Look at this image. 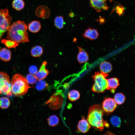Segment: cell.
I'll use <instances>...</instances> for the list:
<instances>
[{"label": "cell", "instance_id": "obj_1", "mask_svg": "<svg viewBox=\"0 0 135 135\" xmlns=\"http://www.w3.org/2000/svg\"><path fill=\"white\" fill-rule=\"evenodd\" d=\"M27 29L24 22L18 20L14 22L9 26L6 38L18 43L29 42Z\"/></svg>", "mask_w": 135, "mask_h": 135}, {"label": "cell", "instance_id": "obj_2", "mask_svg": "<svg viewBox=\"0 0 135 135\" xmlns=\"http://www.w3.org/2000/svg\"><path fill=\"white\" fill-rule=\"evenodd\" d=\"M104 111L100 105H92L89 108L87 118L90 125L101 131L102 130L104 127L108 128L109 126L108 123L103 118Z\"/></svg>", "mask_w": 135, "mask_h": 135}, {"label": "cell", "instance_id": "obj_3", "mask_svg": "<svg viewBox=\"0 0 135 135\" xmlns=\"http://www.w3.org/2000/svg\"><path fill=\"white\" fill-rule=\"evenodd\" d=\"M11 86L12 92L16 96L24 95L31 87L29 86L26 78L19 74H16L13 76Z\"/></svg>", "mask_w": 135, "mask_h": 135}, {"label": "cell", "instance_id": "obj_4", "mask_svg": "<svg viewBox=\"0 0 135 135\" xmlns=\"http://www.w3.org/2000/svg\"><path fill=\"white\" fill-rule=\"evenodd\" d=\"M108 74L101 72H96L92 76L94 83L92 90L98 93H103L106 89L108 86L107 77Z\"/></svg>", "mask_w": 135, "mask_h": 135}, {"label": "cell", "instance_id": "obj_5", "mask_svg": "<svg viewBox=\"0 0 135 135\" xmlns=\"http://www.w3.org/2000/svg\"><path fill=\"white\" fill-rule=\"evenodd\" d=\"M12 20L7 9L0 10V40L10 25Z\"/></svg>", "mask_w": 135, "mask_h": 135}, {"label": "cell", "instance_id": "obj_6", "mask_svg": "<svg viewBox=\"0 0 135 135\" xmlns=\"http://www.w3.org/2000/svg\"><path fill=\"white\" fill-rule=\"evenodd\" d=\"M12 95L10 77L6 72H0V94Z\"/></svg>", "mask_w": 135, "mask_h": 135}, {"label": "cell", "instance_id": "obj_7", "mask_svg": "<svg viewBox=\"0 0 135 135\" xmlns=\"http://www.w3.org/2000/svg\"><path fill=\"white\" fill-rule=\"evenodd\" d=\"M117 104L114 99L108 98L106 99L103 102L102 107L104 111L107 112H113L116 108Z\"/></svg>", "mask_w": 135, "mask_h": 135}, {"label": "cell", "instance_id": "obj_8", "mask_svg": "<svg viewBox=\"0 0 135 135\" xmlns=\"http://www.w3.org/2000/svg\"><path fill=\"white\" fill-rule=\"evenodd\" d=\"M91 6L97 12L102 10H107L108 7L107 6L106 2L107 0H90Z\"/></svg>", "mask_w": 135, "mask_h": 135}, {"label": "cell", "instance_id": "obj_9", "mask_svg": "<svg viewBox=\"0 0 135 135\" xmlns=\"http://www.w3.org/2000/svg\"><path fill=\"white\" fill-rule=\"evenodd\" d=\"M35 14L38 18H48L50 16V12L48 8L44 5H41L36 8Z\"/></svg>", "mask_w": 135, "mask_h": 135}, {"label": "cell", "instance_id": "obj_10", "mask_svg": "<svg viewBox=\"0 0 135 135\" xmlns=\"http://www.w3.org/2000/svg\"><path fill=\"white\" fill-rule=\"evenodd\" d=\"M47 64V62H44L39 70L35 74V76L38 80H43L49 74V71L46 68Z\"/></svg>", "mask_w": 135, "mask_h": 135}, {"label": "cell", "instance_id": "obj_11", "mask_svg": "<svg viewBox=\"0 0 135 135\" xmlns=\"http://www.w3.org/2000/svg\"><path fill=\"white\" fill-rule=\"evenodd\" d=\"M77 126L78 130L83 133L87 132L90 128L87 120L84 118L79 122Z\"/></svg>", "mask_w": 135, "mask_h": 135}, {"label": "cell", "instance_id": "obj_12", "mask_svg": "<svg viewBox=\"0 0 135 135\" xmlns=\"http://www.w3.org/2000/svg\"><path fill=\"white\" fill-rule=\"evenodd\" d=\"M83 36L85 38L93 40L96 39L98 37L99 34L97 30L89 28L86 30Z\"/></svg>", "mask_w": 135, "mask_h": 135}, {"label": "cell", "instance_id": "obj_13", "mask_svg": "<svg viewBox=\"0 0 135 135\" xmlns=\"http://www.w3.org/2000/svg\"><path fill=\"white\" fill-rule=\"evenodd\" d=\"M79 52L77 56V59L80 64L84 63L87 62L89 59L88 54L81 47L78 46Z\"/></svg>", "mask_w": 135, "mask_h": 135}, {"label": "cell", "instance_id": "obj_14", "mask_svg": "<svg viewBox=\"0 0 135 135\" xmlns=\"http://www.w3.org/2000/svg\"><path fill=\"white\" fill-rule=\"evenodd\" d=\"M108 86L106 89L111 90V92L114 93V89L120 85L119 80L116 78H114L107 79Z\"/></svg>", "mask_w": 135, "mask_h": 135}, {"label": "cell", "instance_id": "obj_15", "mask_svg": "<svg viewBox=\"0 0 135 135\" xmlns=\"http://www.w3.org/2000/svg\"><path fill=\"white\" fill-rule=\"evenodd\" d=\"M11 52L7 48H4L0 50V59L5 62L10 61L11 58Z\"/></svg>", "mask_w": 135, "mask_h": 135}, {"label": "cell", "instance_id": "obj_16", "mask_svg": "<svg viewBox=\"0 0 135 135\" xmlns=\"http://www.w3.org/2000/svg\"><path fill=\"white\" fill-rule=\"evenodd\" d=\"M28 27L30 31L36 33L40 30L41 28V25L39 21L34 20L30 23L28 25Z\"/></svg>", "mask_w": 135, "mask_h": 135}, {"label": "cell", "instance_id": "obj_17", "mask_svg": "<svg viewBox=\"0 0 135 135\" xmlns=\"http://www.w3.org/2000/svg\"><path fill=\"white\" fill-rule=\"evenodd\" d=\"M100 68L101 72L107 74L111 71L112 66L110 62L104 61L100 64Z\"/></svg>", "mask_w": 135, "mask_h": 135}, {"label": "cell", "instance_id": "obj_18", "mask_svg": "<svg viewBox=\"0 0 135 135\" xmlns=\"http://www.w3.org/2000/svg\"><path fill=\"white\" fill-rule=\"evenodd\" d=\"M43 53V48L42 46H39L33 47L31 50L32 56L34 57H38L40 56Z\"/></svg>", "mask_w": 135, "mask_h": 135}, {"label": "cell", "instance_id": "obj_19", "mask_svg": "<svg viewBox=\"0 0 135 135\" xmlns=\"http://www.w3.org/2000/svg\"><path fill=\"white\" fill-rule=\"evenodd\" d=\"M80 96V94L78 90H72L68 94V97L69 100L71 101H74L78 99Z\"/></svg>", "mask_w": 135, "mask_h": 135}, {"label": "cell", "instance_id": "obj_20", "mask_svg": "<svg viewBox=\"0 0 135 135\" xmlns=\"http://www.w3.org/2000/svg\"><path fill=\"white\" fill-rule=\"evenodd\" d=\"M64 24V17L62 16H56L54 20V25L57 28L59 29L62 28Z\"/></svg>", "mask_w": 135, "mask_h": 135}, {"label": "cell", "instance_id": "obj_21", "mask_svg": "<svg viewBox=\"0 0 135 135\" xmlns=\"http://www.w3.org/2000/svg\"><path fill=\"white\" fill-rule=\"evenodd\" d=\"M47 121L48 124L50 126L54 127L58 124L59 120L57 116L53 115L48 118L47 119Z\"/></svg>", "mask_w": 135, "mask_h": 135}, {"label": "cell", "instance_id": "obj_22", "mask_svg": "<svg viewBox=\"0 0 135 135\" xmlns=\"http://www.w3.org/2000/svg\"><path fill=\"white\" fill-rule=\"evenodd\" d=\"M1 42L9 48H14L18 45L16 42L9 39H3L1 40Z\"/></svg>", "mask_w": 135, "mask_h": 135}, {"label": "cell", "instance_id": "obj_23", "mask_svg": "<svg viewBox=\"0 0 135 135\" xmlns=\"http://www.w3.org/2000/svg\"><path fill=\"white\" fill-rule=\"evenodd\" d=\"M125 99V96L123 94L118 93L115 94L114 99L116 104L120 105L124 103Z\"/></svg>", "mask_w": 135, "mask_h": 135}, {"label": "cell", "instance_id": "obj_24", "mask_svg": "<svg viewBox=\"0 0 135 135\" xmlns=\"http://www.w3.org/2000/svg\"><path fill=\"white\" fill-rule=\"evenodd\" d=\"M10 104V101L8 98L4 97L0 98V107L2 108H7Z\"/></svg>", "mask_w": 135, "mask_h": 135}, {"label": "cell", "instance_id": "obj_25", "mask_svg": "<svg viewBox=\"0 0 135 135\" xmlns=\"http://www.w3.org/2000/svg\"><path fill=\"white\" fill-rule=\"evenodd\" d=\"M24 5V3L22 0H14L12 2L13 8L18 10L22 9Z\"/></svg>", "mask_w": 135, "mask_h": 135}, {"label": "cell", "instance_id": "obj_26", "mask_svg": "<svg viewBox=\"0 0 135 135\" xmlns=\"http://www.w3.org/2000/svg\"><path fill=\"white\" fill-rule=\"evenodd\" d=\"M48 84L43 80H39L36 84V88L38 90L42 91L46 89L48 87Z\"/></svg>", "mask_w": 135, "mask_h": 135}, {"label": "cell", "instance_id": "obj_27", "mask_svg": "<svg viewBox=\"0 0 135 135\" xmlns=\"http://www.w3.org/2000/svg\"><path fill=\"white\" fill-rule=\"evenodd\" d=\"M26 78L28 84H35L38 80L35 75L30 73L27 75Z\"/></svg>", "mask_w": 135, "mask_h": 135}, {"label": "cell", "instance_id": "obj_28", "mask_svg": "<svg viewBox=\"0 0 135 135\" xmlns=\"http://www.w3.org/2000/svg\"><path fill=\"white\" fill-rule=\"evenodd\" d=\"M110 122L115 127H119L120 125L121 120L120 118L117 116H114L112 117L111 118Z\"/></svg>", "mask_w": 135, "mask_h": 135}, {"label": "cell", "instance_id": "obj_29", "mask_svg": "<svg viewBox=\"0 0 135 135\" xmlns=\"http://www.w3.org/2000/svg\"><path fill=\"white\" fill-rule=\"evenodd\" d=\"M124 10V7L121 5L117 6L116 8V12L119 16L123 14Z\"/></svg>", "mask_w": 135, "mask_h": 135}, {"label": "cell", "instance_id": "obj_30", "mask_svg": "<svg viewBox=\"0 0 135 135\" xmlns=\"http://www.w3.org/2000/svg\"><path fill=\"white\" fill-rule=\"evenodd\" d=\"M29 72L30 73L32 74H35L37 72V68L34 65L30 66L29 68Z\"/></svg>", "mask_w": 135, "mask_h": 135}, {"label": "cell", "instance_id": "obj_31", "mask_svg": "<svg viewBox=\"0 0 135 135\" xmlns=\"http://www.w3.org/2000/svg\"><path fill=\"white\" fill-rule=\"evenodd\" d=\"M105 21V20L103 18H101L100 19L99 22L101 23H103Z\"/></svg>", "mask_w": 135, "mask_h": 135}, {"label": "cell", "instance_id": "obj_32", "mask_svg": "<svg viewBox=\"0 0 135 135\" xmlns=\"http://www.w3.org/2000/svg\"><path fill=\"white\" fill-rule=\"evenodd\" d=\"M74 15V13L72 12L70 13L69 14V16L71 17H73Z\"/></svg>", "mask_w": 135, "mask_h": 135}]
</instances>
